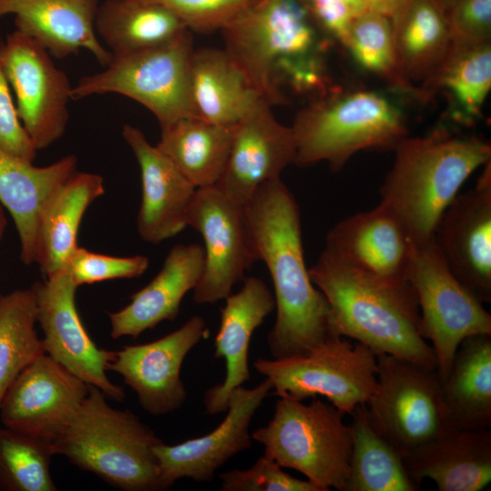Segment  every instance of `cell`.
<instances>
[{"label":"cell","instance_id":"1","mask_svg":"<svg viewBox=\"0 0 491 491\" xmlns=\"http://www.w3.org/2000/svg\"><path fill=\"white\" fill-rule=\"evenodd\" d=\"M257 260L270 274L276 316L266 343L274 358L308 353L332 336L328 304L306 267L300 208L280 178L260 185L245 205Z\"/></svg>","mask_w":491,"mask_h":491},{"label":"cell","instance_id":"2","mask_svg":"<svg viewBox=\"0 0 491 491\" xmlns=\"http://www.w3.org/2000/svg\"><path fill=\"white\" fill-rule=\"evenodd\" d=\"M328 304L330 335L436 368L431 345L420 332V312L410 284L394 286L369 277L325 249L308 268Z\"/></svg>","mask_w":491,"mask_h":491},{"label":"cell","instance_id":"3","mask_svg":"<svg viewBox=\"0 0 491 491\" xmlns=\"http://www.w3.org/2000/svg\"><path fill=\"white\" fill-rule=\"evenodd\" d=\"M380 187V204L402 224L415 244L433 238L437 223L466 179L491 161V145L477 137L437 128L406 136Z\"/></svg>","mask_w":491,"mask_h":491},{"label":"cell","instance_id":"4","mask_svg":"<svg viewBox=\"0 0 491 491\" xmlns=\"http://www.w3.org/2000/svg\"><path fill=\"white\" fill-rule=\"evenodd\" d=\"M162 442L129 409H115L97 387L88 394L64 432L55 455L125 491L163 490L154 447Z\"/></svg>","mask_w":491,"mask_h":491},{"label":"cell","instance_id":"5","mask_svg":"<svg viewBox=\"0 0 491 491\" xmlns=\"http://www.w3.org/2000/svg\"><path fill=\"white\" fill-rule=\"evenodd\" d=\"M291 128L294 164L327 162L333 171L359 151H394L408 135L398 107L370 90L326 92L296 114Z\"/></svg>","mask_w":491,"mask_h":491},{"label":"cell","instance_id":"6","mask_svg":"<svg viewBox=\"0 0 491 491\" xmlns=\"http://www.w3.org/2000/svg\"><path fill=\"white\" fill-rule=\"evenodd\" d=\"M221 32L225 50L271 105L286 103L282 85L291 71L319 56L311 16L297 0H258Z\"/></svg>","mask_w":491,"mask_h":491},{"label":"cell","instance_id":"7","mask_svg":"<svg viewBox=\"0 0 491 491\" xmlns=\"http://www.w3.org/2000/svg\"><path fill=\"white\" fill-rule=\"evenodd\" d=\"M344 416L331 403L316 397L307 405L279 397L270 421L251 437L282 468L298 471L322 491H345L353 435Z\"/></svg>","mask_w":491,"mask_h":491},{"label":"cell","instance_id":"8","mask_svg":"<svg viewBox=\"0 0 491 491\" xmlns=\"http://www.w3.org/2000/svg\"><path fill=\"white\" fill-rule=\"evenodd\" d=\"M194 50L191 31L186 30L160 45L112 54L103 70L81 77L73 85L71 100L122 95L146 107L161 127L183 117L198 116L190 86Z\"/></svg>","mask_w":491,"mask_h":491},{"label":"cell","instance_id":"9","mask_svg":"<svg viewBox=\"0 0 491 491\" xmlns=\"http://www.w3.org/2000/svg\"><path fill=\"white\" fill-rule=\"evenodd\" d=\"M254 366L271 381L270 396L300 401L322 396L345 414L366 404L377 386L376 353L339 336L304 355L258 358Z\"/></svg>","mask_w":491,"mask_h":491},{"label":"cell","instance_id":"10","mask_svg":"<svg viewBox=\"0 0 491 491\" xmlns=\"http://www.w3.org/2000/svg\"><path fill=\"white\" fill-rule=\"evenodd\" d=\"M407 280L417 299L421 335L432 343L436 371L444 381L465 338L491 335V315L448 268L434 237L414 243Z\"/></svg>","mask_w":491,"mask_h":491},{"label":"cell","instance_id":"11","mask_svg":"<svg viewBox=\"0 0 491 491\" xmlns=\"http://www.w3.org/2000/svg\"><path fill=\"white\" fill-rule=\"evenodd\" d=\"M377 386L366 402L375 426L404 458L450 428L436 368L379 353Z\"/></svg>","mask_w":491,"mask_h":491},{"label":"cell","instance_id":"12","mask_svg":"<svg viewBox=\"0 0 491 491\" xmlns=\"http://www.w3.org/2000/svg\"><path fill=\"white\" fill-rule=\"evenodd\" d=\"M51 56L16 29L0 44V66L14 93L17 115L37 151L59 140L69 120L73 85Z\"/></svg>","mask_w":491,"mask_h":491},{"label":"cell","instance_id":"13","mask_svg":"<svg viewBox=\"0 0 491 491\" xmlns=\"http://www.w3.org/2000/svg\"><path fill=\"white\" fill-rule=\"evenodd\" d=\"M185 224L199 232L205 243L204 268L193 289V300L214 304L225 299L257 261L245 205L229 198L215 185L196 188Z\"/></svg>","mask_w":491,"mask_h":491},{"label":"cell","instance_id":"14","mask_svg":"<svg viewBox=\"0 0 491 491\" xmlns=\"http://www.w3.org/2000/svg\"><path fill=\"white\" fill-rule=\"evenodd\" d=\"M77 287L66 268L32 286L45 352L73 375L99 388L105 396L121 402L125 398L124 388L106 376L115 351L97 347L88 336L75 306Z\"/></svg>","mask_w":491,"mask_h":491},{"label":"cell","instance_id":"15","mask_svg":"<svg viewBox=\"0 0 491 491\" xmlns=\"http://www.w3.org/2000/svg\"><path fill=\"white\" fill-rule=\"evenodd\" d=\"M208 333L205 319L193 316L159 339L125 346L115 351L109 370L123 377L147 413L155 416L168 415L181 408L187 398L180 376L183 362Z\"/></svg>","mask_w":491,"mask_h":491},{"label":"cell","instance_id":"16","mask_svg":"<svg viewBox=\"0 0 491 491\" xmlns=\"http://www.w3.org/2000/svg\"><path fill=\"white\" fill-rule=\"evenodd\" d=\"M88 390V384L44 354L10 385L0 405V417L6 427L54 442Z\"/></svg>","mask_w":491,"mask_h":491},{"label":"cell","instance_id":"17","mask_svg":"<svg viewBox=\"0 0 491 491\" xmlns=\"http://www.w3.org/2000/svg\"><path fill=\"white\" fill-rule=\"evenodd\" d=\"M434 240L455 276L483 304L491 303V166L476 186L442 214Z\"/></svg>","mask_w":491,"mask_h":491},{"label":"cell","instance_id":"18","mask_svg":"<svg viewBox=\"0 0 491 491\" xmlns=\"http://www.w3.org/2000/svg\"><path fill=\"white\" fill-rule=\"evenodd\" d=\"M272 387L266 377L253 388L238 386L229 396L225 417L213 431L176 445L157 444L154 452L163 490L184 477L210 482L229 459L250 448L251 420Z\"/></svg>","mask_w":491,"mask_h":491},{"label":"cell","instance_id":"19","mask_svg":"<svg viewBox=\"0 0 491 491\" xmlns=\"http://www.w3.org/2000/svg\"><path fill=\"white\" fill-rule=\"evenodd\" d=\"M413 246L399 220L379 203L336 223L326 234L324 249L369 277L406 286Z\"/></svg>","mask_w":491,"mask_h":491},{"label":"cell","instance_id":"20","mask_svg":"<svg viewBox=\"0 0 491 491\" xmlns=\"http://www.w3.org/2000/svg\"><path fill=\"white\" fill-rule=\"evenodd\" d=\"M295 156L291 126L278 122L271 105L259 98L236 124L225 170L215 185L245 205L260 185L280 178Z\"/></svg>","mask_w":491,"mask_h":491},{"label":"cell","instance_id":"21","mask_svg":"<svg viewBox=\"0 0 491 491\" xmlns=\"http://www.w3.org/2000/svg\"><path fill=\"white\" fill-rule=\"evenodd\" d=\"M122 135L141 172L142 200L137 232L150 244L167 240L186 226L185 217L196 187L137 127L126 124Z\"/></svg>","mask_w":491,"mask_h":491},{"label":"cell","instance_id":"22","mask_svg":"<svg viewBox=\"0 0 491 491\" xmlns=\"http://www.w3.org/2000/svg\"><path fill=\"white\" fill-rule=\"evenodd\" d=\"M221 308L219 330L215 338L216 359L225 360L222 383L207 389L205 413L215 416L226 411L234 389L250 380L248 349L253 333L276 309L275 297L266 283L256 276L243 279L241 289L230 294Z\"/></svg>","mask_w":491,"mask_h":491},{"label":"cell","instance_id":"23","mask_svg":"<svg viewBox=\"0 0 491 491\" xmlns=\"http://www.w3.org/2000/svg\"><path fill=\"white\" fill-rule=\"evenodd\" d=\"M98 0H0V20L15 16V29L58 59L85 49L105 66L111 52L99 40L95 19Z\"/></svg>","mask_w":491,"mask_h":491},{"label":"cell","instance_id":"24","mask_svg":"<svg viewBox=\"0 0 491 491\" xmlns=\"http://www.w3.org/2000/svg\"><path fill=\"white\" fill-rule=\"evenodd\" d=\"M77 158L69 155L45 166L0 149V204L14 219L21 260L36 263L43 215L63 184L75 172Z\"/></svg>","mask_w":491,"mask_h":491},{"label":"cell","instance_id":"25","mask_svg":"<svg viewBox=\"0 0 491 491\" xmlns=\"http://www.w3.org/2000/svg\"><path fill=\"white\" fill-rule=\"evenodd\" d=\"M411 479L439 491H480L491 482V430L450 427L404 458Z\"/></svg>","mask_w":491,"mask_h":491},{"label":"cell","instance_id":"26","mask_svg":"<svg viewBox=\"0 0 491 491\" xmlns=\"http://www.w3.org/2000/svg\"><path fill=\"white\" fill-rule=\"evenodd\" d=\"M204 261L205 251L201 245L174 246L154 279L132 295L127 306L108 314L111 337L136 338L162 321L175 320L184 296L200 279Z\"/></svg>","mask_w":491,"mask_h":491},{"label":"cell","instance_id":"27","mask_svg":"<svg viewBox=\"0 0 491 491\" xmlns=\"http://www.w3.org/2000/svg\"><path fill=\"white\" fill-rule=\"evenodd\" d=\"M397 67L409 83H425L452 48L446 15L434 0H399L390 15Z\"/></svg>","mask_w":491,"mask_h":491},{"label":"cell","instance_id":"28","mask_svg":"<svg viewBox=\"0 0 491 491\" xmlns=\"http://www.w3.org/2000/svg\"><path fill=\"white\" fill-rule=\"evenodd\" d=\"M190 86L196 115L218 125L237 124L262 98L225 49L194 50Z\"/></svg>","mask_w":491,"mask_h":491},{"label":"cell","instance_id":"29","mask_svg":"<svg viewBox=\"0 0 491 491\" xmlns=\"http://www.w3.org/2000/svg\"><path fill=\"white\" fill-rule=\"evenodd\" d=\"M441 386L450 427H491V335H475L461 342Z\"/></svg>","mask_w":491,"mask_h":491},{"label":"cell","instance_id":"30","mask_svg":"<svg viewBox=\"0 0 491 491\" xmlns=\"http://www.w3.org/2000/svg\"><path fill=\"white\" fill-rule=\"evenodd\" d=\"M235 126L183 117L161 127L156 146L196 188L215 185L225 170Z\"/></svg>","mask_w":491,"mask_h":491},{"label":"cell","instance_id":"31","mask_svg":"<svg viewBox=\"0 0 491 491\" xmlns=\"http://www.w3.org/2000/svg\"><path fill=\"white\" fill-rule=\"evenodd\" d=\"M104 193L102 176L75 172L52 198L41 221L36 258L46 276L65 268L78 246L77 233L85 212Z\"/></svg>","mask_w":491,"mask_h":491},{"label":"cell","instance_id":"32","mask_svg":"<svg viewBox=\"0 0 491 491\" xmlns=\"http://www.w3.org/2000/svg\"><path fill=\"white\" fill-rule=\"evenodd\" d=\"M95 29L111 54L160 45L189 30L170 9L146 0H105L98 5Z\"/></svg>","mask_w":491,"mask_h":491},{"label":"cell","instance_id":"33","mask_svg":"<svg viewBox=\"0 0 491 491\" xmlns=\"http://www.w3.org/2000/svg\"><path fill=\"white\" fill-rule=\"evenodd\" d=\"M353 435L345 491H417L400 452L372 423L366 404L350 414Z\"/></svg>","mask_w":491,"mask_h":491},{"label":"cell","instance_id":"34","mask_svg":"<svg viewBox=\"0 0 491 491\" xmlns=\"http://www.w3.org/2000/svg\"><path fill=\"white\" fill-rule=\"evenodd\" d=\"M491 88V42L474 45H455L427 81L418 86L421 100L437 91H448L458 112L457 121L472 123L481 113Z\"/></svg>","mask_w":491,"mask_h":491},{"label":"cell","instance_id":"35","mask_svg":"<svg viewBox=\"0 0 491 491\" xmlns=\"http://www.w3.org/2000/svg\"><path fill=\"white\" fill-rule=\"evenodd\" d=\"M36 323V301L32 287L0 296V405L16 376L45 354Z\"/></svg>","mask_w":491,"mask_h":491},{"label":"cell","instance_id":"36","mask_svg":"<svg viewBox=\"0 0 491 491\" xmlns=\"http://www.w3.org/2000/svg\"><path fill=\"white\" fill-rule=\"evenodd\" d=\"M53 442L0 426V489L55 491L50 466Z\"/></svg>","mask_w":491,"mask_h":491},{"label":"cell","instance_id":"37","mask_svg":"<svg viewBox=\"0 0 491 491\" xmlns=\"http://www.w3.org/2000/svg\"><path fill=\"white\" fill-rule=\"evenodd\" d=\"M344 45L362 68L393 88L420 98L418 87L399 73L387 15L370 10L356 15Z\"/></svg>","mask_w":491,"mask_h":491},{"label":"cell","instance_id":"38","mask_svg":"<svg viewBox=\"0 0 491 491\" xmlns=\"http://www.w3.org/2000/svg\"><path fill=\"white\" fill-rule=\"evenodd\" d=\"M222 491H322L309 480L283 471L270 456L263 455L246 469H232L219 475Z\"/></svg>","mask_w":491,"mask_h":491},{"label":"cell","instance_id":"39","mask_svg":"<svg viewBox=\"0 0 491 491\" xmlns=\"http://www.w3.org/2000/svg\"><path fill=\"white\" fill-rule=\"evenodd\" d=\"M148 265L149 260L144 256H111L77 246L65 268L79 286L109 279L138 277Z\"/></svg>","mask_w":491,"mask_h":491},{"label":"cell","instance_id":"40","mask_svg":"<svg viewBox=\"0 0 491 491\" xmlns=\"http://www.w3.org/2000/svg\"><path fill=\"white\" fill-rule=\"evenodd\" d=\"M175 13L190 31H221L258 0H146Z\"/></svg>","mask_w":491,"mask_h":491},{"label":"cell","instance_id":"41","mask_svg":"<svg viewBox=\"0 0 491 491\" xmlns=\"http://www.w3.org/2000/svg\"><path fill=\"white\" fill-rule=\"evenodd\" d=\"M445 15L453 45L491 42V0H459Z\"/></svg>","mask_w":491,"mask_h":491},{"label":"cell","instance_id":"42","mask_svg":"<svg viewBox=\"0 0 491 491\" xmlns=\"http://www.w3.org/2000/svg\"><path fill=\"white\" fill-rule=\"evenodd\" d=\"M0 149L32 163L37 152L17 115L10 86L1 66Z\"/></svg>","mask_w":491,"mask_h":491},{"label":"cell","instance_id":"43","mask_svg":"<svg viewBox=\"0 0 491 491\" xmlns=\"http://www.w3.org/2000/svg\"><path fill=\"white\" fill-rule=\"evenodd\" d=\"M313 18L326 33L345 44L352 21L356 15L345 0H304Z\"/></svg>","mask_w":491,"mask_h":491},{"label":"cell","instance_id":"44","mask_svg":"<svg viewBox=\"0 0 491 491\" xmlns=\"http://www.w3.org/2000/svg\"><path fill=\"white\" fill-rule=\"evenodd\" d=\"M399 0H364L368 10L390 17Z\"/></svg>","mask_w":491,"mask_h":491},{"label":"cell","instance_id":"45","mask_svg":"<svg viewBox=\"0 0 491 491\" xmlns=\"http://www.w3.org/2000/svg\"><path fill=\"white\" fill-rule=\"evenodd\" d=\"M355 11L356 15H359L368 10L364 0H345Z\"/></svg>","mask_w":491,"mask_h":491},{"label":"cell","instance_id":"46","mask_svg":"<svg viewBox=\"0 0 491 491\" xmlns=\"http://www.w3.org/2000/svg\"><path fill=\"white\" fill-rule=\"evenodd\" d=\"M435 3L446 13L449 8H451L459 0H434Z\"/></svg>","mask_w":491,"mask_h":491},{"label":"cell","instance_id":"47","mask_svg":"<svg viewBox=\"0 0 491 491\" xmlns=\"http://www.w3.org/2000/svg\"><path fill=\"white\" fill-rule=\"evenodd\" d=\"M6 225H7V220H6V217L5 216L3 206L0 204V242L3 239L4 234L6 228Z\"/></svg>","mask_w":491,"mask_h":491}]
</instances>
